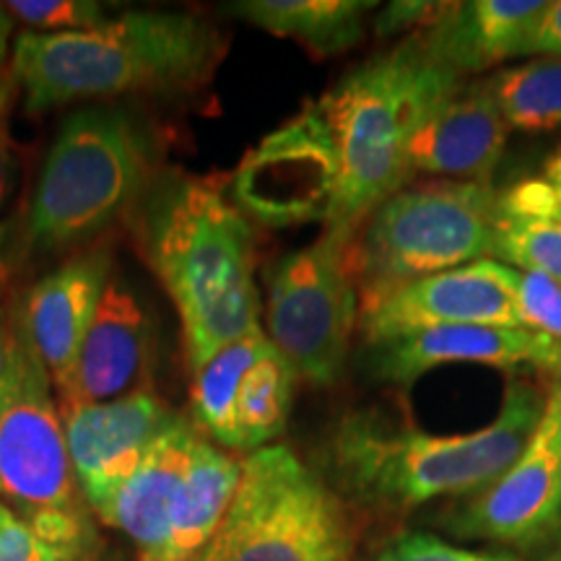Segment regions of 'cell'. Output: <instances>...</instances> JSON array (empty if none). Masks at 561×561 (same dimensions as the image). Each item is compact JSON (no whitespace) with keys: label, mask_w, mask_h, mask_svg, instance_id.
<instances>
[{"label":"cell","mask_w":561,"mask_h":561,"mask_svg":"<svg viewBox=\"0 0 561 561\" xmlns=\"http://www.w3.org/2000/svg\"><path fill=\"white\" fill-rule=\"evenodd\" d=\"M138 237L178 310L191 371L261 328L255 237L214 180L185 174L153 185Z\"/></svg>","instance_id":"cell-1"},{"label":"cell","mask_w":561,"mask_h":561,"mask_svg":"<svg viewBox=\"0 0 561 561\" xmlns=\"http://www.w3.org/2000/svg\"><path fill=\"white\" fill-rule=\"evenodd\" d=\"M229 42L182 11H125L89 32L34 34L13 42L11 76L32 115L125 94H191L208 87Z\"/></svg>","instance_id":"cell-2"},{"label":"cell","mask_w":561,"mask_h":561,"mask_svg":"<svg viewBox=\"0 0 561 561\" xmlns=\"http://www.w3.org/2000/svg\"><path fill=\"white\" fill-rule=\"evenodd\" d=\"M460 76L426 53L419 34L348 70L312 102L335 159L325 231L354 237L369 214L409 182V149Z\"/></svg>","instance_id":"cell-3"},{"label":"cell","mask_w":561,"mask_h":561,"mask_svg":"<svg viewBox=\"0 0 561 561\" xmlns=\"http://www.w3.org/2000/svg\"><path fill=\"white\" fill-rule=\"evenodd\" d=\"M543 405L530 385L512 380L491 424L471 434H426L375 411H351L331 437L343 489L371 507L416 510L439 496H471L525 450Z\"/></svg>","instance_id":"cell-4"},{"label":"cell","mask_w":561,"mask_h":561,"mask_svg":"<svg viewBox=\"0 0 561 561\" xmlns=\"http://www.w3.org/2000/svg\"><path fill=\"white\" fill-rule=\"evenodd\" d=\"M153 161L151 130L133 112L115 104L70 112L32 195V248L66 250L100 234L140 198Z\"/></svg>","instance_id":"cell-5"},{"label":"cell","mask_w":561,"mask_h":561,"mask_svg":"<svg viewBox=\"0 0 561 561\" xmlns=\"http://www.w3.org/2000/svg\"><path fill=\"white\" fill-rule=\"evenodd\" d=\"M496 208L500 191L476 182L437 180L390 195L348 244L359 310L411 280L489 261Z\"/></svg>","instance_id":"cell-6"},{"label":"cell","mask_w":561,"mask_h":561,"mask_svg":"<svg viewBox=\"0 0 561 561\" xmlns=\"http://www.w3.org/2000/svg\"><path fill=\"white\" fill-rule=\"evenodd\" d=\"M346 504L286 445L242 460L227 515L195 561H351Z\"/></svg>","instance_id":"cell-7"},{"label":"cell","mask_w":561,"mask_h":561,"mask_svg":"<svg viewBox=\"0 0 561 561\" xmlns=\"http://www.w3.org/2000/svg\"><path fill=\"white\" fill-rule=\"evenodd\" d=\"M0 500L24 520L87 510L70 466L58 396L21 318L19 297L0 385Z\"/></svg>","instance_id":"cell-8"},{"label":"cell","mask_w":561,"mask_h":561,"mask_svg":"<svg viewBox=\"0 0 561 561\" xmlns=\"http://www.w3.org/2000/svg\"><path fill=\"white\" fill-rule=\"evenodd\" d=\"M351 240L322 231L318 242L284 255L268 273L265 335L299 380L314 388L341 380L359 322V291L348 265Z\"/></svg>","instance_id":"cell-9"},{"label":"cell","mask_w":561,"mask_h":561,"mask_svg":"<svg viewBox=\"0 0 561 561\" xmlns=\"http://www.w3.org/2000/svg\"><path fill=\"white\" fill-rule=\"evenodd\" d=\"M335 159L312 102L265 136L231 178L234 206L265 227L328 221L335 198Z\"/></svg>","instance_id":"cell-10"},{"label":"cell","mask_w":561,"mask_h":561,"mask_svg":"<svg viewBox=\"0 0 561 561\" xmlns=\"http://www.w3.org/2000/svg\"><path fill=\"white\" fill-rule=\"evenodd\" d=\"M60 416L83 502L96 517H104L151 442L178 413L153 388H146L115 401L60 405Z\"/></svg>","instance_id":"cell-11"},{"label":"cell","mask_w":561,"mask_h":561,"mask_svg":"<svg viewBox=\"0 0 561 561\" xmlns=\"http://www.w3.org/2000/svg\"><path fill=\"white\" fill-rule=\"evenodd\" d=\"M364 346L450 325L523 328L510 289V265L479 261L411 280L359 310Z\"/></svg>","instance_id":"cell-12"},{"label":"cell","mask_w":561,"mask_h":561,"mask_svg":"<svg viewBox=\"0 0 561 561\" xmlns=\"http://www.w3.org/2000/svg\"><path fill=\"white\" fill-rule=\"evenodd\" d=\"M445 528L458 538L504 546H538L561 533V455L541 416L525 450L489 486L447 512Z\"/></svg>","instance_id":"cell-13"},{"label":"cell","mask_w":561,"mask_h":561,"mask_svg":"<svg viewBox=\"0 0 561 561\" xmlns=\"http://www.w3.org/2000/svg\"><path fill=\"white\" fill-rule=\"evenodd\" d=\"M375 380L411 388L426 371L447 364L536 367L561 375V343L528 328L450 325L367 343L364 356Z\"/></svg>","instance_id":"cell-14"},{"label":"cell","mask_w":561,"mask_h":561,"mask_svg":"<svg viewBox=\"0 0 561 561\" xmlns=\"http://www.w3.org/2000/svg\"><path fill=\"white\" fill-rule=\"evenodd\" d=\"M153 354V318L138 294L121 276H112L58 403H102L151 388Z\"/></svg>","instance_id":"cell-15"},{"label":"cell","mask_w":561,"mask_h":561,"mask_svg":"<svg viewBox=\"0 0 561 561\" xmlns=\"http://www.w3.org/2000/svg\"><path fill=\"white\" fill-rule=\"evenodd\" d=\"M112 278V257L104 248L83 250L42 276L19 299L21 318L45 362L55 396L68 388L102 294Z\"/></svg>","instance_id":"cell-16"},{"label":"cell","mask_w":561,"mask_h":561,"mask_svg":"<svg viewBox=\"0 0 561 561\" xmlns=\"http://www.w3.org/2000/svg\"><path fill=\"white\" fill-rule=\"evenodd\" d=\"M507 136L510 128L491 100L486 83L460 87L439 110H434L411 140V174L491 185Z\"/></svg>","instance_id":"cell-17"},{"label":"cell","mask_w":561,"mask_h":561,"mask_svg":"<svg viewBox=\"0 0 561 561\" xmlns=\"http://www.w3.org/2000/svg\"><path fill=\"white\" fill-rule=\"evenodd\" d=\"M546 0H468L445 3L419 34L426 53L455 73H481L504 60L523 58L525 42Z\"/></svg>","instance_id":"cell-18"},{"label":"cell","mask_w":561,"mask_h":561,"mask_svg":"<svg viewBox=\"0 0 561 561\" xmlns=\"http://www.w3.org/2000/svg\"><path fill=\"white\" fill-rule=\"evenodd\" d=\"M201 432L193 421L174 416L172 424L151 442L144 460L133 471L117 496L112 500L107 515L102 517L112 528H121L136 543L138 561H153L167 541L174 500L180 483L191 466L193 447Z\"/></svg>","instance_id":"cell-19"},{"label":"cell","mask_w":561,"mask_h":561,"mask_svg":"<svg viewBox=\"0 0 561 561\" xmlns=\"http://www.w3.org/2000/svg\"><path fill=\"white\" fill-rule=\"evenodd\" d=\"M242 460L231 458L214 442L198 437L191 466L174 500L170 530L153 561H195L216 536L240 486Z\"/></svg>","instance_id":"cell-20"},{"label":"cell","mask_w":561,"mask_h":561,"mask_svg":"<svg viewBox=\"0 0 561 561\" xmlns=\"http://www.w3.org/2000/svg\"><path fill=\"white\" fill-rule=\"evenodd\" d=\"M375 9L369 0H240L224 13L314 55H341L364 39V21Z\"/></svg>","instance_id":"cell-21"},{"label":"cell","mask_w":561,"mask_h":561,"mask_svg":"<svg viewBox=\"0 0 561 561\" xmlns=\"http://www.w3.org/2000/svg\"><path fill=\"white\" fill-rule=\"evenodd\" d=\"M297 380V371L286 356L268 343L237 390L229 450L257 453L284 432Z\"/></svg>","instance_id":"cell-22"},{"label":"cell","mask_w":561,"mask_h":561,"mask_svg":"<svg viewBox=\"0 0 561 561\" xmlns=\"http://www.w3.org/2000/svg\"><path fill=\"white\" fill-rule=\"evenodd\" d=\"M271 339L263 328H255L229 346L216 351L206 364L193 371L191 385V421L201 434H208L219 445H231L234 430V401L242 377L255 364Z\"/></svg>","instance_id":"cell-23"},{"label":"cell","mask_w":561,"mask_h":561,"mask_svg":"<svg viewBox=\"0 0 561 561\" xmlns=\"http://www.w3.org/2000/svg\"><path fill=\"white\" fill-rule=\"evenodd\" d=\"M483 83L510 130L533 136L561 128V58L502 68Z\"/></svg>","instance_id":"cell-24"},{"label":"cell","mask_w":561,"mask_h":561,"mask_svg":"<svg viewBox=\"0 0 561 561\" xmlns=\"http://www.w3.org/2000/svg\"><path fill=\"white\" fill-rule=\"evenodd\" d=\"M491 257L515 271L538 273L561 284V224L507 206L500 193Z\"/></svg>","instance_id":"cell-25"},{"label":"cell","mask_w":561,"mask_h":561,"mask_svg":"<svg viewBox=\"0 0 561 561\" xmlns=\"http://www.w3.org/2000/svg\"><path fill=\"white\" fill-rule=\"evenodd\" d=\"M3 5L13 21L34 34L89 32L110 19L96 0H11Z\"/></svg>","instance_id":"cell-26"},{"label":"cell","mask_w":561,"mask_h":561,"mask_svg":"<svg viewBox=\"0 0 561 561\" xmlns=\"http://www.w3.org/2000/svg\"><path fill=\"white\" fill-rule=\"evenodd\" d=\"M510 289L523 328L561 343V284L538 273L510 268Z\"/></svg>","instance_id":"cell-27"},{"label":"cell","mask_w":561,"mask_h":561,"mask_svg":"<svg viewBox=\"0 0 561 561\" xmlns=\"http://www.w3.org/2000/svg\"><path fill=\"white\" fill-rule=\"evenodd\" d=\"M375 561H517L510 553L471 551L442 541L430 533H405L385 546Z\"/></svg>","instance_id":"cell-28"},{"label":"cell","mask_w":561,"mask_h":561,"mask_svg":"<svg viewBox=\"0 0 561 561\" xmlns=\"http://www.w3.org/2000/svg\"><path fill=\"white\" fill-rule=\"evenodd\" d=\"M502 201L507 206L530 210V214L561 224V149L546 161L543 178L517 182L507 193H502Z\"/></svg>","instance_id":"cell-29"},{"label":"cell","mask_w":561,"mask_h":561,"mask_svg":"<svg viewBox=\"0 0 561 561\" xmlns=\"http://www.w3.org/2000/svg\"><path fill=\"white\" fill-rule=\"evenodd\" d=\"M0 561H76L45 543L24 517L0 502ZM81 561V559H79Z\"/></svg>","instance_id":"cell-30"},{"label":"cell","mask_w":561,"mask_h":561,"mask_svg":"<svg viewBox=\"0 0 561 561\" xmlns=\"http://www.w3.org/2000/svg\"><path fill=\"white\" fill-rule=\"evenodd\" d=\"M442 5L445 3H413V0H398V3L385 5V11L377 13L375 30L380 32L382 37H392V34L401 32L421 34L439 16Z\"/></svg>","instance_id":"cell-31"},{"label":"cell","mask_w":561,"mask_h":561,"mask_svg":"<svg viewBox=\"0 0 561 561\" xmlns=\"http://www.w3.org/2000/svg\"><path fill=\"white\" fill-rule=\"evenodd\" d=\"M525 55H536V58H561V0L546 3L536 26L530 30V37L525 42Z\"/></svg>","instance_id":"cell-32"},{"label":"cell","mask_w":561,"mask_h":561,"mask_svg":"<svg viewBox=\"0 0 561 561\" xmlns=\"http://www.w3.org/2000/svg\"><path fill=\"white\" fill-rule=\"evenodd\" d=\"M13 307H16V297L11 294V273L3 257H0V385H3L5 367H9Z\"/></svg>","instance_id":"cell-33"},{"label":"cell","mask_w":561,"mask_h":561,"mask_svg":"<svg viewBox=\"0 0 561 561\" xmlns=\"http://www.w3.org/2000/svg\"><path fill=\"white\" fill-rule=\"evenodd\" d=\"M13 180H16V157H13L9 125H5V121H0V208L9 201Z\"/></svg>","instance_id":"cell-34"},{"label":"cell","mask_w":561,"mask_h":561,"mask_svg":"<svg viewBox=\"0 0 561 561\" xmlns=\"http://www.w3.org/2000/svg\"><path fill=\"white\" fill-rule=\"evenodd\" d=\"M543 421L546 426H549L551 445L557 447V453L561 455V375H559V385L553 388L549 401L543 405Z\"/></svg>","instance_id":"cell-35"},{"label":"cell","mask_w":561,"mask_h":561,"mask_svg":"<svg viewBox=\"0 0 561 561\" xmlns=\"http://www.w3.org/2000/svg\"><path fill=\"white\" fill-rule=\"evenodd\" d=\"M13 94H16V79L11 76V70H0V121H3V112Z\"/></svg>","instance_id":"cell-36"},{"label":"cell","mask_w":561,"mask_h":561,"mask_svg":"<svg viewBox=\"0 0 561 561\" xmlns=\"http://www.w3.org/2000/svg\"><path fill=\"white\" fill-rule=\"evenodd\" d=\"M11 34H13V19L11 13L5 11V5L0 3V60H3L5 53H9Z\"/></svg>","instance_id":"cell-37"},{"label":"cell","mask_w":561,"mask_h":561,"mask_svg":"<svg viewBox=\"0 0 561 561\" xmlns=\"http://www.w3.org/2000/svg\"><path fill=\"white\" fill-rule=\"evenodd\" d=\"M538 561H561V538H559V541H557V543H553V546H551V549H549V551H546V553H543V557H541V559H538Z\"/></svg>","instance_id":"cell-38"},{"label":"cell","mask_w":561,"mask_h":561,"mask_svg":"<svg viewBox=\"0 0 561 561\" xmlns=\"http://www.w3.org/2000/svg\"><path fill=\"white\" fill-rule=\"evenodd\" d=\"M100 557H91V559H81V561H96Z\"/></svg>","instance_id":"cell-39"}]
</instances>
